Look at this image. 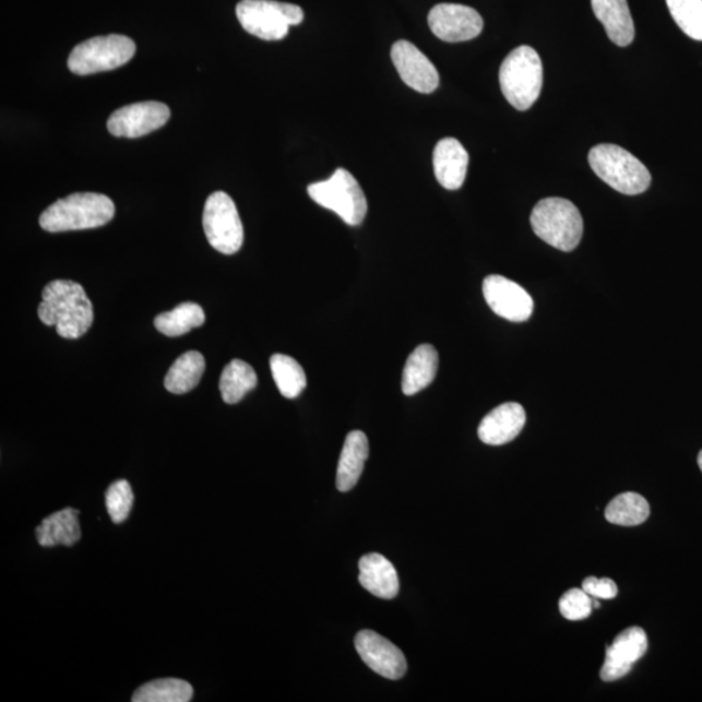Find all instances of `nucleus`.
<instances>
[{"mask_svg":"<svg viewBox=\"0 0 702 702\" xmlns=\"http://www.w3.org/2000/svg\"><path fill=\"white\" fill-rule=\"evenodd\" d=\"M38 317L44 324L56 325L60 337L76 340L91 330L93 304L83 285L72 281H56L45 286Z\"/></svg>","mask_w":702,"mask_h":702,"instance_id":"1","label":"nucleus"},{"mask_svg":"<svg viewBox=\"0 0 702 702\" xmlns=\"http://www.w3.org/2000/svg\"><path fill=\"white\" fill-rule=\"evenodd\" d=\"M115 204L104 194L74 193L52 203L39 217L50 234L104 227L112 221Z\"/></svg>","mask_w":702,"mask_h":702,"instance_id":"2","label":"nucleus"},{"mask_svg":"<svg viewBox=\"0 0 702 702\" xmlns=\"http://www.w3.org/2000/svg\"><path fill=\"white\" fill-rule=\"evenodd\" d=\"M535 235L558 250H575L583 237V217L574 203L563 198H545L531 214Z\"/></svg>","mask_w":702,"mask_h":702,"instance_id":"3","label":"nucleus"},{"mask_svg":"<svg viewBox=\"0 0 702 702\" xmlns=\"http://www.w3.org/2000/svg\"><path fill=\"white\" fill-rule=\"evenodd\" d=\"M588 162L593 172L619 193L638 195L651 187L650 170L622 147L611 143L597 145L591 150Z\"/></svg>","mask_w":702,"mask_h":702,"instance_id":"4","label":"nucleus"},{"mask_svg":"<svg viewBox=\"0 0 702 702\" xmlns=\"http://www.w3.org/2000/svg\"><path fill=\"white\" fill-rule=\"evenodd\" d=\"M503 97L520 111H527L540 97L543 63L533 47L520 46L511 51L500 68Z\"/></svg>","mask_w":702,"mask_h":702,"instance_id":"5","label":"nucleus"},{"mask_svg":"<svg viewBox=\"0 0 702 702\" xmlns=\"http://www.w3.org/2000/svg\"><path fill=\"white\" fill-rule=\"evenodd\" d=\"M309 195L319 206L336 213L347 225L362 224L367 215V198L349 170L337 168L329 180L313 182Z\"/></svg>","mask_w":702,"mask_h":702,"instance_id":"6","label":"nucleus"},{"mask_svg":"<svg viewBox=\"0 0 702 702\" xmlns=\"http://www.w3.org/2000/svg\"><path fill=\"white\" fill-rule=\"evenodd\" d=\"M236 13L245 31L264 40L285 38L290 26L301 24L305 17L301 7L276 0H241Z\"/></svg>","mask_w":702,"mask_h":702,"instance_id":"7","label":"nucleus"},{"mask_svg":"<svg viewBox=\"0 0 702 702\" xmlns=\"http://www.w3.org/2000/svg\"><path fill=\"white\" fill-rule=\"evenodd\" d=\"M135 53V44L127 36L93 37L78 45L68 58V68L79 76L114 71L126 66Z\"/></svg>","mask_w":702,"mask_h":702,"instance_id":"8","label":"nucleus"},{"mask_svg":"<svg viewBox=\"0 0 702 702\" xmlns=\"http://www.w3.org/2000/svg\"><path fill=\"white\" fill-rule=\"evenodd\" d=\"M203 229L215 250L225 255L236 254L243 243V227L236 203L224 192L207 198L203 210Z\"/></svg>","mask_w":702,"mask_h":702,"instance_id":"9","label":"nucleus"},{"mask_svg":"<svg viewBox=\"0 0 702 702\" xmlns=\"http://www.w3.org/2000/svg\"><path fill=\"white\" fill-rule=\"evenodd\" d=\"M170 118L169 107L160 102H140L119 108L107 121L115 138L139 139L162 128Z\"/></svg>","mask_w":702,"mask_h":702,"instance_id":"10","label":"nucleus"},{"mask_svg":"<svg viewBox=\"0 0 702 702\" xmlns=\"http://www.w3.org/2000/svg\"><path fill=\"white\" fill-rule=\"evenodd\" d=\"M428 25L436 37L456 44L478 37L484 23L479 12L472 7L441 3L429 11Z\"/></svg>","mask_w":702,"mask_h":702,"instance_id":"11","label":"nucleus"},{"mask_svg":"<svg viewBox=\"0 0 702 702\" xmlns=\"http://www.w3.org/2000/svg\"><path fill=\"white\" fill-rule=\"evenodd\" d=\"M483 295L490 309L509 322H526L534 312V299L520 284L500 275L484 278Z\"/></svg>","mask_w":702,"mask_h":702,"instance_id":"12","label":"nucleus"},{"mask_svg":"<svg viewBox=\"0 0 702 702\" xmlns=\"http://www.w3.org/2000/svg\"><path fill=\"white\" fill-rule=\"evenodd\" d=\"M391 57L402 81L415 92L429 94L439 87L438 70L417 46L408 40H397L392 46Z\"/></svg>","mask_w":702,"mask_h":702,"instance_id":"13","label":"nucleus"},{"mask_svg":"<svg viewBox=\"0 0 702 702\" xmlns=\"http://www.w3.org/2000/svg\"><path fill=\"white\" fill-rule=\"evenodd\" d=\"M356 650L364 663L381 677L392 680L405 677L407 663L404 653L379 633L360 631L356 636Z\"/></svg>","mask_w":702,"mask_h":702,"instance_id":"14","label":"nucleus"},{"mask_svg":"<svg viewBox=\"0 0 702 702\" xmlns=\"http://www.w3.org/2000/svg\"><path fill=\"white\" fill-rule=\"evenodd\" d=\"M646 650L647 639L642 627H630L620 632L615 642L606 647L605 663L599 671L602 679L615 681L626 677Z\"/></svg>","mask_w":702,"mask_h":702,"instance_id":"15","label":"nucleus"},{"mask_svg":"<svg viewBox=\"0 0 702 702\" xmlns=\"http://www.w3.org/2000/svg\"><path fill=\"white\" fill-rule=\"evenodd\" d=\"M526 425V412L516 402H507L486 415L478 435L484 444L500 447L517 438Z\"/></svg>","mask_w":702,"mask_h":702,"instance_id":"16","label":"nucleus"},{"mask_svg":"<svg viewBox=\"0 0 702 702\" xmlns=\"http://www.w3.org/2000/svg\"><path fill=\"white\" fill-rule=\"evenodd\" d=\"M468 154L459 140L448 138L438 142L433 152V170L440 186L459 190L466 180Z\"/></svg>","mask_w":702,"mask_h":702,"instance_id":"17","label":"nucleus"},{"mask_svg":"<svg viewBox=\"0 0 702 702\" xmlns=\"http://www.w3.org/2000/svg\"><path fill=\"white\" fill-rule=\"evenodd\" d=\"M592 10L612 44L629 46L635 38V25L627 0H591Z\"/></svg>","mask_w":702,"mask_h":702,"instance_id":"18","label":"nucleus"},{"mask_svg":"<svg viewBox=\"0 0 702 702\" xmlns=\"http://www.w3.org/2000/svg\"><path fill=\"white\" fill-rule=\"evenodd\" d=\"M359 583L373 596L392 599L398 595L400 581L392 562L379 554L366 555L359 561Z\"/></svg>","mask_w":702,"mask_h":702,"instance_id":"19","label":"nucleus"},{"mask_svg":"<svg viewBox=\"0 0 702 702\" xmlns=\"http://www.w3.org/2000/svg\"><path fill=\"white\" fill-rule=\"evenodd\" d=\"M370 454L367 436L360 431H353L346 436L343 452H341L337 467V489L349 492L357 486L364 473L365 463Z\"/></svg>","mask_w":702,"mask_h":702,"instance_id":"20","label":"nucleus"},{"mask_svg":"<svg viewBox=\"0 0 702 702\" xmlns=\"http://www.w3.org/2000/svg\"><path fill=\"white\" fill-rule=\"evenodd\" d=\"M438 368L439 353L435 346L419 345L406 360L404 373H402V392L414 395L426 390L435 380Z\"/></svg>","mask_w":702,"mask_h":702,"instance_id":"21","label":"nucleus"},{"mask_svg":"<svg viewBox=\"0 0 702 702\" xmlns=\"http://www.w3.org/2000/svg\"><path fill=\"white\" fill-rule=\"evenodd\" d=\"M36 536L40 547L51 548L56 545L72 547L81 538L79 511L68 508L47 516L37 527Z\"/></svg>","mask_w":702,"mask_h":702,"instance_id":"22","label":"nucleus"},{"mask_svg":"<svg viewBox=\"0 0 702 702\" xmlns=\"http://www.w3.org/2000/svg\"><path fill=\"white\" fill-rule=\"evenodd\" d=\"M204 368H206V362L200 352L183 353L166 374V390L174 394H186L193 391L200 384Z\"/></svg>","mask_w":702,"mask_h":702,"instance_id":"23","label":"nucleus"},{"mask_svg":"<svg viewBox=\"0 0 702 702\" xmlns=\"http://www.w3.org/2000/svg\"><path fill=\"white\" fill-rule=\"evenodd\" d=\"M258 385L254 368L240 359L225 366L221 377V393L225 404L236 405Z\"/></svg>","mask_w":702,"mask_h":702,"instance_id":"24","label":"nucleus"},{"mask_svg":"<svg viewBox=\"0 0 702 702\" xmlns=\"http://www.w3.org/2000/svg\"><path fill=\"white\" fill-rule=\"evenodd\" d=\"M206 322L200 305L186 302L174 310L163 312L154 320L155 329L168 337H179Z\"/></svg>","mask_w":702,"mask_h":702,"instance_id":"25","label":"nucleus"},{"mask_svg":"<svg viewBox=\"0 0 702 702\" xmlns=\"http://www.w3.org/2000/svg\"><path fill=\"white\" fill-rule=\"evenodd\" d=\"M650 514V503L643 496L633 492L617 496L605 510L606 521L624 527L639 526Z\"/></svg>","mask_w":702,"mask_h":702,"instance_id":"26","label":"nucleus"},{"mask_svg":"<svg viewBox=\"0 0 702 702\" xmlns=\"http://www.w3.org/2000/svg\"><path fill=\"white\" fill-rule=\"evenodd\" d=\"M270 367L278 391L285 398H297L308 386L304 368L295 358L285 354H275L270 359Z\"/></svg>","mask_w":702,"mask_h":702,"instance_id":"27","label":"nucleus"},{"mask_svg":"<svg viewBox=\"0 0 702 702\" xmlns=\"http://www.w3.org/2000/svg\"><path fill=\"white\" fill-rule=\"evenodd\" d=\"M193 687L186 680L168 678L150 681L133 694V702H188L193 699Z\"/></svg>","mask_w":702,"mask_h":702,"instance_id":"28","label":"nucleus"},{"mask_svg":"<svg viewBox=\"0 0 702 702\" xmlns=\"http://www.w3.org/2000/svg\"><path fill=\"white\" fill-rule=\"evenodd\" d=\"M666 3L686 36L702 40V0H666Z\"/></svg>","mask_w":702,"mask_h":702,"instance_id":"29","label":"nucleus"},{"mask_svg":"<svg viewBox=\"0 0 702 702\" xmlns=\"http://www.w3.org/2000/svg\"><path fill=\"white\" fill-rule=\"evenodd\" d=\"M133 490L127 480H118L108 487L106 492V507L114 523L127 521L133 508Z\"/></svg>","mask_w":702,"mask_h":702,"instance_id":"30","label":"nucleus"},{"mask_svg":"<svg viewBox=\"0 0 702 702\" xmlns=\"http://www.w3.org/2000/svg\"><path fill=\"white\" fill-rule=\"evenodd\" d=\"M592 610V597L583 590H570L560 599V611L566 619L582 620L588 618Z\"/></svg>","mask_w":702,"mask_h":702,"instance_id":"31","label":"nucleus"},{"mask_svg":"<svg viewBox=\"0 0 702 702\" xmlns=\"http://www.w3.org/2000/svg\"><path fill=\"white\" fill-rule=\"evenodd\" d=\"M582 590L585 593H588L591 597H596L598 599H611L616 598L618 595L617 584L609 578H587L582 584Z\"/></svg>","mask_w":702,"mask_h":702,"instance_id":"32","label":"nucleus"},{"mask_svg":"<svg viewBox=\"0 0 702 702\" xmlns=\"http://www.w3.org/2000/svg\"><path fill=\"white\" fill-rule=\"evenodd\" d=\"M698 462H699L700 469H701V472H702V450H701V452H700V454H699Z\"/></svg>","mask_w":702,"mask_h":702,"instance_id":"33","label":"nucleus"}]
</instances>
